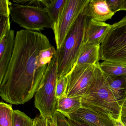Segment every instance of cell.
I'll list each match as a JSON object with an SVG mask.
<instances>
[{
    "instance_id": "obj_15",
    "label": "cell",
    "mask_w": 126,
    "mask_h": 126,
    "mask_svg": "<svg viewBox=\"0 0 126 126\" xmlns=\"http://www.w3.org/2000/svg\"><path fill=\"white\" fill-rule=\"evenodd\" d=\"M67 0H50L44 8L47 12L53 25L54 35L58 30L59 23Z\"/></svg>"
},
{
    "instance_id": "obj_20",
    "label": "cell",
    "mask_w": 126,
    "mask_h": 126,
    "mask_svg": "<svg viewBox=\"0 0 126 126\" xmlns=\"http://www.w3.org/2000/svg\"><path fill=\"white\" fill-rule=\"evenodd\" d=\"M50 2V0H13L14 3L31 6L45 8Z\"/></svg>"
},
{
    "instance_id": "obj_26",
    "label": "cell",
    "mask_w": 126,
    "mask_h": 126,
    "mask_svg": "<svg viewBox=\"0 0 126 126\" xmlns=\"http://www.w3.org/2000/svg\"><path fill=\"white\" fill-rule=\"evenodd\" d=\"M34 126H48V119L40 114L34 119Z\"/></svg>"
},
{
    "instance_id": "obj_33",
    "label": "cell",
    "mask_w": 126,
    "mask_h": 126,
    "mask_svg": "<svg viewBox=\"0 0 126 126\" xmlns=\"http://www.w3.org/2000/svg\"></svg>"
},
{
    "instance_id": "obj_13",
    "label": "cell",
    "mask_w": 126,
    "mask_h": 126,
    "mask_svg": "<svg viewBox=\"0 0 126 126\" xmlns=\"http://www.w3.org/2000/svg\"><path fill=\"white\" fill-rule=\"evenodd\" d=\"M100 45L84 43L75 65H97L99 63V61L100 60Z\"/></svg>"
},
{
    "instance_id": "obj_9",
    "label": "cell",
    "mask_w": 126,
    "mask_h": 126,
    "mask_svg": "<svg viewBox=\"0 0 126 126\" xmlns=\"http://www.w3.org/2000/svg\"><path fill=\"white\" fill-rule=\"evenodd\" d=\"M67 118L91 126H115L113 119L83 107L70 114Z\"/></svg>"
},
{
    "instance_id": "obj_30",
    "label": "cell",
    "mask_w": 126,
    "mask_h": 126,
    "mask_svg": "<svg viewBox=\"0 0 126 126\" xmlns=\"http://www.w3.org/2000/svg\"><path fill=\"white\" fill-rule=\"evenodd\" d=\"M120 11H126V0H122Z\"/></svg>"
},
{
    "instance_id": "obj_8",
    "label": "cell",
    "mask_w": 126,
    "mask_h": 126,
    "mask_svg": "<svg viewBox=\"0 0 126 126\" xmlns=\"http://www.w3.org/2000/svg\"><path fill=\"white\" fill-rule=\"evenodd\" d=\"M90 0H67L54 35L57 49L61 47L66 37Z\"/></svg>"
},
{
    "instance_id": "obj_3",
    "label": "cell",
    "mask_w": 126,
    "mask_h": 126,
    "mask_svg": "<svg viewBox=\"0 0 126 126\" xmlns=\"http://www.w3.org/2000/svg\"><path fill=\"white\" fill-rule=\"evenodd\" d=\"M89 18L81 14L66 37L62 46L57 49L58 57V79L72 70L79 58L84 43Z\"/></svg>"
},
{
    "instance_id": "obj_27",
    "label": "cell",
    "mask_w": 126,
    "mask_h": 126,
    "mask_svg": "<svg viewBox=\"0 0 126 126\" xmlns=\"http://www.w3.org/2000/svg\"><path fill=\"white\" fill-rule=\"evenodd\" d=\"M68 122L70 126H91L85 123L77 121L71 119L67 118Z\"/></svg>"
},
{
    "instance_id": "obj_25",
    "label": "cell",
    "mask_w": 126,
    "mask_h": 126,
    "mask_svg": "<svg viewBox=\"0 0 126 126\" xmlns=\"http://www.w3.org/2000/svg\"><path fill=\"white\" fill-rule=\"evenodd\" d=\"M108 5L114 13L120 11L122 0H106Z\"/></svg>"
},
{
    "instance_id": "obj_2",
    "label": "cell",
    "mask_w": 126,
    "mask_h": 126,
    "mask_svg": "<svg viewBox=\"0 0 126 126\" xmlns=\"http://www.w3.org/2000/svg\"><path fill=\"white\" fill-rule=\"evenodd\" d=\"M96 65L93 80L85 94L81 97L82 107L113 120L121 117V106L111 92L105 74Z\"/></svg>"
},
{
    "instance_id": "obj_24",
    "label": "cell",
    "mask_w": 126,
    "mask_h": 126,
    "mask_svg": "<svg viewBox=\"0 0 126 126\" xmlns=\"http://www.w3.org/2000/svg\"><path fill=\"white\" fill-rule=\"evenodd\" d=\"M10 3L8 0H0V16L10 17Z\"/></svg>"
},
{
    "instance_id": "obj_1",
    "label": "cell",
    "mask_w": 126,
    "mask_h": 126,
    "mask_svg": "<svg viewBox=\"0 0 126 126\" xmlns=\"http://www.w3.org/2000/svg\"><path fill=\"white\" fill-rule=\"evenodd\" d=\"M57 50L40 32L22 30L15 35L12 57L2 80L0 95L11 104L31 100L43 81Z\"/></svg>"
},
{
    "instance_id": "obj_32",
    "label": "cell",
    "mask_w": 126,
    "mask_h": 126,
    "mask_svg": "<svg viewBox=\"0 0 126 126\" xmlns=\"http://www.w3.org/2000/svg\"><path fill=\"white\" fill-rule=\"evenodd\" d=\"M48 126H53L52 121L48 119Z\"/></svg>"
},
{
    "instance_id": "obj_21",
    "label": "cell",
    "mask_w": 126,
    "mask_h": 126,
    "mask_svg": "<svg viewBox=\"0 0 126 126\" xmlns=\"http://www.w3.org/2000/svg\"><path fill=\"white\" fill-rule=\"evenodd\" d=\"M11 30L10 17L0 16V39L5 36Z\"/></svg>"
},
{
    "instance_id": "obj_5",
    "label": "cell",
    "mask_w": 126,
    "mask_h": 126,
    "mask_svg": "<svg viewBox=\"0 0 126 126\" xmlns=\"http://www.w3.org/2000/svg\"><path fill=\"white\" fill-rule=\"evenodd\" d=\"M100 59L126 65V16L111 25L100 45Z\"/></svg>"
},
{
    "instance_id": "obj_29",
    "label": "cell",
    "mask_w": 126,
    "mask_h": 126,
    "mask_svg": "<svg viewBox=\"0 0 126 126\" xmlns=\"http://www.w3.org/2000/svg\"><path fill=\"white\" fill-rule=\"evenodd\" d=\"M115 126H125L124 124L121 121V117L119 119L116 120H114Z\"/></svg>"
},
{
    "instance_id": "obj_28",
    "label": "cell",
    "mask_w": 126,
    "mask_h": 126,
    "mask_svg": "<svg viewBox=\"0 0 126 126\" xmlns=\"http://www.w3.org/2000/svg\"><path fill=\"white\" fill-rule=\"evenodd\" d=\"M121 116L126 117V97L121 106Z\"/></svg>"
},
{
    "instance_id": "obj_18",
    "label": "cell",
    "mask_w": 126,
    "mask_h": 126,
    "mask_svg": "<svg viewBox=\"0 0 126 126\" xmlns=\"http://www.w3.org/2000/svg\"><path fill=\"white\" fill-rule=\"evenodd\" d=\"M12 105L1 102L0 103V126H13Z\"/></svg>"
},
{
    "instance_id": "obj_22",
    "label": "cell",
    "mask_w": 126,
    "mask_h": 126,
    "mask_svg": "<svg viewBox=\"0 0 126 126\" xmlns=\"http://www.w3.org/2000/svg\"><path fill=\"white\" fill-rule=\"evenodd\" d=\"M53 126H70L67 118L63 114L56 111L52 120Z\"/></svg>"
},
{
    "instance_id": "obj_31",
    "label": "cell",
    "mask_w": 126,
    "mask_h": 126,
    "mask_svg": "<svg viewBox=\"0 0 126 126\" xmlns=\"http://www.w3.org/2000/svg\"><path fill=\"white\" fill-rule=\"evenodd\" d=\"M121 119L125 126H126V117L121 116Z\"/></svg>"
},
{
    "instance_id": "obj_16",
    "label": "cell",
    "mask_w": 126,
    "mask_h": 126,
    "mask_svg": "<svg viewBox=\"0 0 126 126\" xmlns=\"http://www.w3.org/2000/svg\"><path fill=\"white\" fill-rule=\"evenodd\" d=\"M81 107V97H68L65 96L57 99L56 111L68 118L70 114Z\"/></svg>"
},
{
    "instance_id": "obj_23",
    "label": "cell",
    "mask_w": 126,
    "mask_h": 126,
    "mask_svg": "<svg viewBox=\"0 0 126 126\" xmlns=\"http://www.w3.org/2000/svg\"><path fill=\"white\" fill-rule=\"evenodd\" d=\"M65 85L64 78L63 77L58 79L57 85L56 94L57 99L66 96L65 95Z\"/></svg>"
},
{
    "instance_id": "obj_12",
    "label": "cell",
    "mask_w": 126,
    "mask_h": 126,
    "mask_svg": "<svg viewBox=\"0 0 126 126\" xmlns=\"http://www.w3.org/2000/svg\"><path fill=\"white\" fill-rule=\"evenodd\" d=\"M14 30L10 31L0 39V81L5 74L12 57L15 40Z\"/></svg>"
},
{
    "instance_id": "obj_4",
    "label": "cell",
    "mask_w": 126,
    "mask_h": 126,
    "mask_svg": "<svg viewBox=\"0 0 126 126\" xmlns=\"http://www.w3.org/2000/svg\"><path fill=\"white\" fill-rule=\"evenodd\" d=\"M58 62L56 52L47 68L43 81L35 93L34 98V106L40 115L51 121L56 112Z\"/></svg>"
},
{
    "instance_id": "obj_7",
    "label": "cell",
    "mask_w": 126,
    "mask_h": 126,
    "mask_svg": "<svg viewBox=\"0 0 126 126\" xmlns=\"http://www.w3.org/2000/svg\"><path fill=\"white\" fill-rule=\"evenodd\" d=\"M96 65H74L64 77L66 96L81 98L86 94L93 80Z\"/></svg>"
},
{
    "instance_id": "obj_17",
    "label": "cell",
    "mask_w": 126,
    "mask_h": 126,
    "mask_svg": "<svg viewBox=\"0 0 126 126\" xmlns=\"http://www.w3.org/2000/svg\"><path fill=\"white\" fill-rule=\"evenodd\" d=\"M100 69L107 76L118 77L126 76V65L104 61L100 64Z\"/></svg>"
},
{
    "instance_id": "obj_6",
    "label": "cell",
    "mask_w": 126,
    "mask_h": 126,
    "mask_svg": "<svg viewBox=\"0 0 126 126\" xmlns=\"http://www.w3.org/2000/svg\"><path fill=\"white\" fill-rule=\"evenodd\" d=\"M12 21L25 30L38 32L51 29L53 25L44 8L12 3H10Z\"/></svg>"
},
{
    "instance_id": "obj_11",
    "label": "cell",
    "mask_w": 126,
    "mask_h": 126,
    "mask_svg": "<svg viewBox=\"0 0 126 126\" xmlns=\"http://www.w3.org/2000/svg\"><path fill=\"white\" fill-rule=\"evenodd\" d=\"M111 25L89 18L85 34L84 43L100 45L111 28Z\"/></svg>"
},
{
    "instance_id": "obj_14",
    "label": "cell",
    "mask_w": 126,
    "mask_h": 126,
    "mask_svg": "<svg viewBox=\"0 0 126 126\" xmlns=\"http://www.w3.org/2000/svg\"><path fill=\"white\" fill-rule=\"evenodd\" d=\"M105 76L113 95L121 106L126 97V76L111 77L105 74Z\"/></svg>"
},
{
    "instance_id": "obj_10",
    "label": "cell",
    "mask_w": 126,
    "mask_h": 126,
    "mask_svg": "<svg viewBox=\"0 0 126 126\" xmlns=\"http://www.w3.org/2000/svg\"><path fill=\"white\" fill-rule=\"evenodd\" d=\"M81 14L90 19L105 22L115 14L109 8L106 0H90Z\"/></svg>"
},
{
    "instance_id": "obj_19",
    "label": "cell",
    "mask_w": 126,
    "mask_h": 126,
    "mask_svg": "<svg viewBox=\"0 0 126 126\" xmlns=\"http://www.w3.org/2000/svg\"><path fill=\"white\" fill-rule=\"evenodd\" d=\"M13 126H34V119L18 110H14L12 115Z\"/></svg>"
}]
</instances>
